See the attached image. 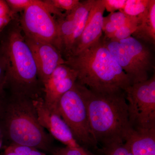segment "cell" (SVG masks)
<instances>
[{"label": "cell", "instance_id": "obj_1", "mask_svg": "<svg viewBox=\"0 0 155 155\" xmlns=\"http://www.w3.org/2000/svg\"><path fill=\"white\" fill-rule=\"evenodd\" d=\"M0 51L8 69L5 86L11 94L37 98L44 94L33 55L24 38L17 15L0 32Z\"/></svg>", "mask_w": 155, "mask_h": 155}, {"label": "cell", "instance_id": "obj_2", "mask_svg": "<svg viewBox=\"0 0 155 155\" xmlns=\"http://www.w3.org/2000/svg\"><path fill=\"white\" fill-rule=\"evenodd\" d=\"M88 115L91 129L103 148L125 143L132 128L124 91L97 93L78 83Z\"/></svg>", "mask_w": 155, "mask_h": 155}, {"label": "cell", "instance_id": "obj_3", "mask_svg": "<svg viewBox=\"0 0 155 155\" xmlns=\"http://www.w3.org/2000/svg\"><path fill=\"white\" fill-rule=\"evenodd\" d=\"M64 64L76 72V82L97 93L124 91L132 84L102 37L78 54L65 59Z\"/></svg>", "mask_w": 155, "mask_h": 155}, {"label": "cell", "instance_id": "obj_4", "mask_svg": "<svg viewBox=\"0 0 155 155\" xmlns=\"http://www.w3.org/2000/svg\"><path fill=\"white\" fill-rule=\"evenodd\" d=\"M5 119L7 134L12 144L49 150L51 138L39 123L32 99L11 94Z\"/></svg>", "mask_w": 155, "mask_h": 155}, {"label": "cell", "instance_id": "obj_5", "mask_svg": "<svg viewBox=\"0 0 155 155\" xmlns=\"http://www.w3.org/2000/svg\"><path fill=\"white\" fill-rule=\"evenodd\" d=\"M64 15L46 0H35L19 17V23L24 35L50 43L60 51L58 24L54 17Z\"/></svg>", "mask_w": 155, "mask_h": 155}, {"label": "cell", "instance_id": "obj_6", "mask_svg": "<svg viewBox=\"0 0 155 155\" xmlns=\"http://www.w3.org/2000/svg\"><path fill=\"white\" fill-rule=\"evenodd\" d=\"M129 122L137 131L155 129V77L133 84L124 91Z\"/></svg>", "mask_w": 155, "mask_h": 155}, {"label": "cell", "instance_id": "obj_7", "mask_svg": "<svg viewBox=\"0 0 155 155\" xmlns=\"http://www.w3.org/2000/svg\"><path fill=\"white\" fill-rule=\"evenodd\" d=\"M57 110L78 144L97 148L98 143L90 126L85 103L76 81L74 86L61 97Z\"/></svg>", "mask_w": 155, "mask_h": 155}, {"label": "cell", "instance_id": "obj_8", "mask_svg": "<svg viewBox=\"0 0 155 155\" xmlns=\"http://www.w3.org/2000/svg\"><path fill=\"white\" fill-rule=\"evenodd\" d=\"M24 37L33 55L39 79L43 86L55 69L64 64L65 59L58 49L50 43Z\"/></svg>", "mask_w": 155, "mask_h": 155}, {"label": "cell", "instance_id": "obj_9", "mask_svg": "<svg viewBox=\"0 0 155 155\" xmlns=\"http://www.w3.org/2000/svg\"><path fill=\"white\" fill-rule=\"evenodd\" d=\"M40 125L46 129L50 134L66 146L79 147L69 126L58 112L51 110L46 105L43 97L33 99Z\"/></svg>", "mask_w": 155, "mask_h": 155}, {"label": "cell", "instance_id": "obj_10", "mask_svg": "<svg viewBox=\"0 0 155 155\" xmlns=\"http://www.w3.org/2000/svg\"><path fill=\"white\" fill-rule=\"evenodd\" d=\"M77 78L76 72L66 64L58 66L43 85V99L46 105L58 112L59 100L74 86Z\"/></svg>", "mask_w": 155, "mask_h": 155}, {"label": "cell", "instance_id": "obj_11", "mask_svg": "<svg viewBox=\"0 0 155 155\" xmlns=\"http://www.w3.org/2000/svg\"><path fill=\"white\" fill-rule=\"evenodd\" d=\"M105 10L102 0H95L89 13L83 32L72 48L69 58L78 54L101 38Z\"/></svg>", "mask_w": 155, "mask_h": 155}, {"label": "cell", "instance_id": "obj_12", "mask_svg": "<svg viewBox=\"0 0 155 155\" xmlns=\"http://www.w3.org/2000/svg\"><path fill=\"white\" fill-rule=\"evenodd\" d=\"M103 40L106 47L129 77L132 84L148 79L149 75L139 66L132 56L119 41L104 37L103 38Z\"/></svg>", "mask_w": 155, "mask_h": 155}, {"label": "cell", "instance_id": "obj_13", "mask_svg": "<svg viewBox=\"0 0 155 155\" xmlns=\"http://www.w3.org/2000/svg\"><path fill=\"white\" fill-rule=\"evenodd\" d=\"M125 143L132 155H155V129L137 131L132 129Z\"/></svg>", "mask_w": 155, "mask_h": 155}, {"label": "cell", "instance_id": "obj_14", "mask_svg": "<svg viewBox=\"0 0 155 155\" xmlns=\"http://www.w3.org/2000/svg\"><path fill=\"white\" fill-rule=\"evenodd\" d=\"M119 42L139 66L148 75L153 68L152 56L149 48L143 42L131 36Z\"/></svg>", "mask_w": 155, "mask_h": 155}, {"label": "cell", "instance_id": "obj_15", "mask_svg": "<svg viewBox=\"0 0 155 155\" xmlns=\"http://www.w3.org/2000/svg\"><path fill=\"white\" fill-rule=\"evenodd\" d=\"M132 36L143 42L155 45V0H150L147 14L137 25Z\"/></svg>", "mask_w": 155, "mask_h": 155}, {"label": "cell", "instance_id": "obj_16", "mask_svg": "<svg viewBox=\"0 0 155 155\" xmlns=\"http://www.w3.org/2000/svg\"><path fill=\"white\" fill-rule=\"evenodd\" d=\"M150 2V0H127L122 11L137 19L139 24L147 14Z\"/></svg>", "mask_w": 155, "mask_h": 155}, {"label": "cell", "instance_id": "obj_17", "mask_svg": "<svg viewBox=\"0 0 155 155\" xmlns=\"http://www.w3.org/2000/svg\"><path fill=\"white\" fill-rule=\"evenodd\" d=\"M138 25L139 22L137 19L132 18L127 24L118 28L110 39L119 41L131 36Z\"/></svg>", "mask_w": 155, "mask_h": 155}, {"label": "cell", "instance_id": "obj_18", "mask_svg": "<svg viewBox=\"0 0 155 155\" xmlns=\"http://www.w3.org/2000/svg\"><path fill=\"white\" fill-rule=\"evenodd\" d=\"M17 15L12 12L5 1L0 0V32Z\"/></svg>", "mask_w": 155, "mask_h": 155}, {"label": "cell", "instance_id": "obj_19", "mask_svg": "<svg viewBox=\"0 0 155 155\" xmlns=\"http://www.w3.org/2000/svg\"><path fill=\"white\" fill-rule=\"evenodd\" d=\"M53 7L61 11L69 13L73 11L80 4L79 0H46Z\"/></svg>", "mask_w": 155, "mask_h": 155}, {"label": "cell", "instance_id": "obj_20", "mask_svg": "<svg viewBox=\"0 0 155 155\" xmlns=\"http://www.w3.org/2000/svg\"><path fill=\"white\" fill-rule=\"evenodd\" d=\"M103 151L105 155H132L130 148L125 143L103 148Z\"/></svg>", "mask_w": 155, "mask_h": 155}, {"label": "cell", "instance_id": "obj_21", "mask_svg": "<svg viewBox=\"0 0 155 155\" xmlns=\"http://www.w3.org/2000/svg\"><path fill=\"white\" fill-rule=\"evenodd\" d=\"M6 2L14 14L23 11L28 6L34 4L35 0H6Z\"/></svg>", "mask_w": 155, "mask_h": 155}, {"label": "cell", "instance_id": "obj_22", "mask_svg": "<svg viewBox=\"0 0 155 155\" xmlns=\"http://www.w3.org/2000/svg\"><path fill=\"white\" fill-rule=\"evenodd\" d=\"M107 17L119 28L127 24L132 18L127 16L122 11H119L110 13Z\"/></svg>", "mask_w": 155, "mask_h": 155}, {"label": "cell", "instance_id": "obj_23", "mask_svg": "<svg viewBox=\"0 0 155 155\" xmlns=\"http://www.w3.org/2000/svg\"><path fill=\"white\" fill-rule=\"evenodd\" d=\"M10 146L17 155H46L33 147L14 144H11Z\"/></svg>", "mask_w": 155, "mask_h": 155}, {"label": "cell", "instance_id": "obj_24", "mask_svg": "<svg viewBox=\"0 0 155 155\" xmlns=\"http://www.w3.org/2000/svg\"><path fill=\"white\" fill-rule=\"evenodd\" d=\"M127 0H102L105 9L108 12L114 13L116 11H122Z\"/></svg>", "mask_w": 155, "mask_h": 155}, {"label": "cell", "instance_id": "obj_25", "mask_svg": "<svg viewBox=\"0 0 155 155\" xmlns=\"http://www.w3.org/2000/svg\"><path fill=\"white\" fill-rule=\"evenodd\" d=\"M53 155H88L81 147H71L66 146L56 149Z\"/></svg>", "mask_w": 155, "mask_h": 155}, {"label": "cell", "instance_id": "obj_26", "mask_svg": "<svg viewBox=\"0 0 155 155\" xmlns=\"http://www.w3.org/2000/svg\"><path fill=\"white\" fill-rule=\"evenodd\" d=\"M8 62L5 57L0 51V93L5 86Z\"/></svg>", "mask_w": 155, "mask_h": 155}, {"label": "cell", "instance_id": "obj_27", "mask_svg": "<svg viewBox=\"0 0 155 155\" xmlns=\"http://www.w3.org/2000/svg\"><path fill=\"white\" fill-rule=\"evenodd\" d=\"M118 28L114 23L111 22L107 17H104L103 23V32L105 34V38L110 39L118 30Z\"/></svg>", "mask_w": 155, "mask_h": 155}, {"label": "cell", "instance_id": "obj_28", "mask_svg": "<svg viewBox=\"0 0 155 155\" xmlns=\"http://www.w3.org/2000/svg\"><path fill=\"white\" fill-rule=\"evenodd\" d=\"M3 155H17L12 150L11 147L9 146L6 149Z\"/></svg>", "mask_w": 155, "mask_h": 155}, {"label": "cell", "instance_id": "obj_29", "mask_svg": "<svg viewBox=\"0 0 155 155\" xmlns=\"http://www.w3.org/2000/svg\"><path fill=\"white\" fill-rule=\"evenodd\" d=\"M2 142L1 141V140H0V148H1V147H2Z\"/></svg>", "mask_w": 155, "mask_h": 155}, {"label": "cell", "instance_id": "obj_30", "mask_svg": "<svg viewBox=\"0 0 155 155\" xmlns=\"http://www.w3.org/2000/svg\"><path fill=\"white\" fill-rule=\"evenodd\" d=\"M1 135H2V133H1V131L0 130V137H1Z\"/></svg>", "mask_w": 155, "mask_h": 155}]
</instances>
